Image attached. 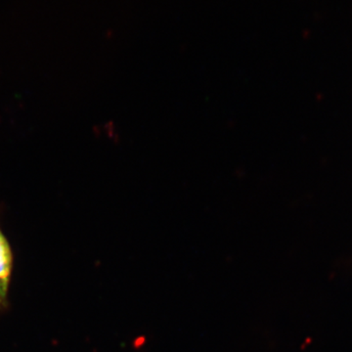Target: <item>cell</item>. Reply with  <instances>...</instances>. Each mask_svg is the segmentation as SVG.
Returning a JSON list of instances; mask_svg holds the SVG:
<instances>
[{
  "label": "cell",
  "instance_id": "6da1fadb",
  "mask_svg": "<svg viewBox=\"0 0 352 352\" xmlns=\"http://www.w3.org/2000/svg\"><path fill=\"white\" fill-rule=\"evenodd\" d=\"M14 267V254L10 243L0 227V312L10 307L9 291Z\"/></svg>",
  "mask_w": 352,
  "mask_h": 352
}]
</instances>
